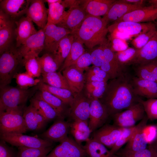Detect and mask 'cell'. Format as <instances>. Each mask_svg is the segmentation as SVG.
<instances>
[{"label": "cell", "instance_id": "cell-1", "mask_svg": "<svg viewBox=\"0 0 157 157\" xmlns=\"http://www.w3.org/2000/svg\"><path fill=\"white\" fill-rule=\"evenodd\" d=\"M138 97L134 92L131 80L123 74L108 83L99 100L111 117L138 102L140 99Z\"/></svg>", "mask_w": 157, "mask_h": 157}, {"label": "cell", "instance_id": "cell-2", "mask_svg": "<svg viewBox=\"0 0 157 157\" xmlns=\"http://www.w3.org/2000/svg\"><path fill=\"white\" fill-rule=\"evenodd\" d=\"M107 25L101 17L87 15L80 27L71 33L78 38L89 49L102 44L107 40Z\"/></svg>", "mask_w": 157, "mask_h": 157}, {"label": "cell", "instance_id": "cell-3", "mask_svg": "<svg viewBox=\"0 0 157 157\" xmlns=\"http://www.w3.org/2000/svg\"><path fill=\"white\" fill-rule=\"evenodd\" d=\"M0 113L22 110L23 105L31 94L28 89L6 86L0 88Z\"/></svg>", "mask_w": 157, "mask_h": 157}, {"label": "cell", "instance_id": "cell-4", "mask_svg": "<svg viewBox=\"0 0 157 157\" xmlns=\"http://www.w3.org/2000/svg\"><path fill=\"white\" fill-rule=\"evenodd\" d=\"M23 58L18 49L9 47L1 54L0 57V86L4 88L10 84L16 74L19 64Z\"/></svg>", "mask_w": 157, "mask_h": 157}, {"label": "cell", "instance_id": "cell-5", "mask_svg": "<svg viewBox=\"0 0 157 157\" xmlns=\"http://www.w3.org/2000/svg\"><path fill=\"white\" fill-rule=\"evenodd\" d=\"M22 110H11L0 113V133H23L27 130Z\"/></svg>", "mask_w": 157, "mask_h": 157}, {"label": "cell", "instance_id": "cell-6", "mask_svg": "<svg viewBox=\"0 0 157 157\" xmlns=\"http://www.w3.org/2000/svg\"><path fill=\"white\" fill-rule=\"evenodd\" d=\"M0 135L2 140L18 147L41 148L53 145V142L23 133L7 132L0 133Z\"/></svg>", "mask_w": 157, "mask_h": 157}, {"label": "cell", "instance_id": "cell-7", "mask_svg": "<svg viewBox=\"0 0 157 157\" xmlns=\"http://www.w3.org/2000/svg\"><path fill=\"white\" fill-rule=\"evenodd\" d=\"M146 115L143 106L139 101L128 109L115 114L111 117L113 124L126 128L135 126L136 122L142 120Z\"/></svg>", "mask_w": 157, "mask_h": 157}, {"label": "cell", "instance_id": "cell-8", "mask_svg": "<svg viewBox=\"0 0 157 157\" xmlns=\"http://www.w3.org/2000/svg\"><path fill=\"white\" fill-rule=\"evenodd\" d=\"M45 157H85L87 156L83 146L68 137L60 142Z\"/></svg>", "mask_w": 157, "mask_h": 157}, {"label": "cell", "instance_id": "cell-9", "mask_svg": "<svg viewBox=\"0 0 157 157\" xmlns=\"http://www.w3.org/2000/svg\"><path fill=\"white\" fill-rule=\"evenodd\" d=\"M91 99L82 92L74 96L70 105L68 115L70 120L89 121Z\"/></svg>", "mask_w": 157, "mask_h": 157}, {"label": "cell", "instance_id": "cell-10", "mask_svg": "<svg viewBox=\"0 0 157 157\" xmlns=\"http://www.w3.org/2000/svg\"><path fill=\"white\" fill-rule=\"evenodd\" d=\"M45 34L44 49L47 53L53 54L60 40L71 33L68 30L53 24H47L44 29Z\"/></svg>", "mask_w": 157, "mask_h": 157}, {"label": "cell", "instance_id": "cell-11", "mask_svg": "<svg viewBox=\"0 0 157 157\" xmlns=\"http://www.w3.org/2000/svg\"><path fill=\"white\" fill-rule=\"evenodd\" d=\"M124 128L106 123L93 132V139L106 147L111 148L115 144Z\"/></svg>", "mask_w": 157, "mask_h": 157}, {"label": "cell", "instance_id": "cell-12", "mask_svg": "<svg viewBox=\"0 0 157 157\" xmlns=\"http://www.w3.org/2000/svg\"><path fill=\"white\" fill-rule=\"evenodd\" d=\"M148 118L146 115L137 125L131 138L123 149L131 151H138L147 148L148 142L144 132Z\"/></svg>", "mask_w": 157, "mask_h": 157}, {"label": "cell", "instance_id": "cell-13", "mask_svg": "<svg viewBox=\"0 0 157 157\" xmlns=\"http://www.w3.org/2000/svg\"><path fill=\"white\" fill-rule=\"evenodd\" d=\"M155 28V25L152 22L139 23L122 21L114 23L108 27V29L110 32L116 30L134 37Z\"/></svg>", "mask_w": 157, "mask_h": 157}, {"label": "cell", "instance_id": "cell-14", "mask_svg": "<svg viewBox=\"0 0 157 157\" xmlns=\"http://www.w3.org/2000/svg\"><path fill=\"white\" fill-rule=\"evenodd\" d=\"M109 117L99 99H91L88 124L92 133L106 124Z\"/></svg>", "mask_w": 157, "mask_h": 157}, {"label": "cell", "instance_id": "cell-15", "mask_svg": "<svg viewBox=\"0 0 157 157\" xmlns=\"http://www.w3.org/2000/svg\"><path fill=\"white\" fill-rule=\"evenodd\" d=\"M87 15L81 6L70 8L63 19L57 25L68 30L72 33L80 27Z\"/></svg>", "mask_w": 157, "mask_h": 157}, {"label": "cell", "instance_id": "cell-16", "mask_svg": "<svg viewBox=\"0 0 157 157\" xmlns=\"http://www.w3.org/2000/svg\"><path fill=\"white\" fill-rule=\"evenodd\" d=\"M70 123L64 118H59L53 124L41 135L44 139L50 141L60 142L68 137Z\"/></svg>", "mask_w": 157, "mask_h": 157}, {"label": "cell", "instance_id": "cell-17", "mask_svg": "<svg viewBox=\"0 0 157 157\" xmlns=\"http://www.w3.org/2000/svg\"><path fill=\"white\" fill-rule=\"evenodd\" d=\"M157 19V7L150 5L130 12L115 22L129 21L139 23L151 22Z\"/></svg>", "mask_w": 157, "mask_h": 157}, {"label": "cell", "instance_id": "cell-18", "mask_svg": "<svg viewBox=\"0 0 157 157\" xmlns=\"http://www.w3.org/2000/svg\"><path fill=\"white\" fill-rule=\"evenodd\" d=\"M143 6L127 3L123 0H115L102 18L107 25L111 22H115L125 15Z\"/></svg>", "mask_w": 157, "mask_h": 157}, {"label": "cell", "instance_id": "cell-19", "mask_svg": "<svg viewBox=\"0 0 157 157\" xmlns=\"http://www.w3.org/2000/svg\"><path fill=\"white\" fill-rule=\"evenodd\" d=\"M44 30L40 29L29 37L18 49L23 58L30 54L38 56L44 48Z\"/></svg>", "mask_w": 157, "mask_h": 157}, {"label": "cell", "instance_id": "cell-20", "mask_svg": "<svg viewBox=\"0 0 157 157\" xmlns=\"http://www.w3.org/2000/svg\"><path fill=\"white\" fill-rule=\"evenodd\" d=\"M26 13V16L41 29L44 28L47 22L48 9L44 0H31Z\"/></svg>", "mask_w": 157, "mask_h": 157}, {"label": "cell", "instance_id": "cell-21", "mask_svg": "<svg viewBox=\"0 0 157 157\" xmlns=\"http://www.w3.org/2000/svg\"><path fill=\"white\" fill-rule=\"evenodd\" d=\"M157 59V32L142 48L129 65L147 64Z\"/></svg>", "mask_w": 157, "mask_h": 157}, {"label": "cell", "instance_id": "cell-22", "mask_svg": "<svg viewBox=\"0 0 157 157\" xmlns=\"http://www.w3.org/2000/svg\"><path fill=\"white\" fill-rule=\"evenodd\" d=\"M62 72L74 96L82 92L86 81L83 72L73 65L65 68Z\"/></svg>", "mask_w": 157, "mask_h": 157}, {"label": "cell", "instance_id": "cell-23", "mask_svg": "<svg viewBox=\"0 0 157 157\" xmlns=\"http://www.w3.org/2000/svg\"><path fill=\"white\" fill-rule=\"evenodd\" d=\"M136 95L148 99H157V83L152 81L141 79L137 77L131 80Z\"/></svg>", "mask_w": 157, "mask_h": 157}, {"label": "cell", "instance_id": "cell-24", "mask_svg": "<svg viewBox=\"0 0 157 157\" xmlns=\"http://www.w3.org/2000/svg\"><path fill=\"white\" fill-rule=\"evenodd\" d=\"M16 27L14 31L16 41V47H20L31 36L38 31L33 22L28 17H24L15 22Z\"/></svg>", "mask_w": 157, "mask_h": 157}, {"label": "cell", "instance_id": "cell-25", "mask_svg": "<svg viewBox=\"0 0 157 157\" xmlns=\"http://www.w3.org/2000/svg\"><path fill=\"white\" fill-rule=\"evenodd\" d=\"M23 112V117L27 130L32 131L40 130L44 127L47 122L31 104Z\"/></svg>", "mask_w": 157, "mask_h": 157}, {"label": "cell", "instance_id": "cell-26", "mask_svg": "<svg viewBox=\"0 0 157 157\" xmlns=\"http://www.w3.org/2000/svg\"><path fill=\"white\" fill-rule=\"evenodd\" d=\"M114 0H84L81 6L87 15L96 17L105 15L115 1Z\"/></svg>", "mask_w": 157, "mask_h": 157}, {"label": "cell", "instance_id": "cell-27", "mask_svg": "<svg viewBox=\"0 0 157 157\" xmlns=\"http://www.w3.org/2000/svg\"><path fill=\"white\" fill-rule=\"evenodd\" d=\"M31 0H3L0 7L4 12L13 18H16L26 13Z\"/></svg>", "mask_w": 157, "mask_h": 157}, {"label": "cell", "instance_id": "cell-28", "mask_svg": "<svg viewBox=\"0 0 157 157\" xmlns=\"http://www.w3.org/2000/svg\"><path fill=\"white\" fill-rule=\"evenodd\" d=\"M70 123L69 132L74 140L79 144L89 139L92 133L89 126V121L81 120L69 121Z\"/></svg>", "mask_w": 157, "mask_h": 157}, {"label": "cell", "instance_id": "cell-29", "mask_svg": "<svg viewBox=\"0 0 157 157\" xmlns=\"http://www.w3.org/2000/svg\"><path fill=\"white\" fill-rule=\"evenodd\" d=\"M34 97L47 103L64 117L68 115L69 109H67V106L68 105L49 92L39 90Z\"/></svg>", "mask_w": 157, "mask_h": 157}, {"label": "cell", "instance_id": "cell-30", "mask_svg": "<svg viewBox=\"0 0 157 157\" xmlns=\"http://www.w3.org/2000/svg\"><path fill=\"white\" fill-rule=\"evenodd\" d=\"M31 104L48 122L56 118H65L50 105L44 101L34 97L30 100Z\"/></svg>", "mask_w": 157, "mask_h": 157}, {"label": "cell", "instance_id": "cell-31", "mask_svg": "<svg viewBox=\"0 0 157 157\" xmlns=\"http://www.w3.org/2000/svg\"><path fill=\"white\" fill-rule=\"evenodd\" d=\"M83 147L89 157H113L104 145L93 139H89Z\"/></svg>", "mask_w": 157, "mask_h": 157}, {"label": "cell", "instance_id": "cell-32", "mask_svg": "<svg viewBox=\"0 0 157 157\" xmlns=\"http://www.w3.org/2000/svg\"><path fill=\"white\" fill-rule=\"evenodd\" d=\"M74 38V35L71 33L64 37L59 42L53 54L60 67L63 65L69 52Z\"/></svg>", "mask_w": 157, "mask_h": 157}, {"label": "cell", "instance_id": "cell-33", "mask_svg": "<svg viewBox=\"0 0 157 157\" xmlns=\"http://www.w3.org/2000/svg\"><path fill=\"white\" fill-rule=\"evenodd\" d=\"M69 52L60 69V72L74 65L78 58L85 52L83 43L74 37Z\"/></svg>", "mask_w": 157, "mask_h": 157}, {"label": "cell", "instance_id": "cell-34", "mask_svg": "<svg viewBox=\"0 0 157 157\" xmlns=\"http://www.w3.org/2000/svg\"><path fill=\"white\" fill-rule=\"evenodd\" d=\"M38 85L39 90H44L49 92L68 106H70L74 99L73 94L69 90L49 85L43 82L42 79Z\"/></svg>", "mask_w": 157, "mask_h": 157}, {"label": "cell", "instance_id": "cell-35", "mask_svg": "<svg viewBox=\"0 0 157 157\" xmlns=\"http://www.w3.org/2000/svg\"><path fill=\"white\" fill-rule=\"evenodd\" d=\"M62 2L48 4L49 7L47 24H53L57 25L63 19L67 11H65V8Z\"/></svg>", "mask_w": 157, "mask_h": 157}, {"label": "cell", "instance_id": "cell-36", "mask_svg": "<svg viewBox=\"0 0 157 157\" xmlns=\"http://www.w3.org/2000/svg\"><path fill=\"white\" fill-rule=\"evenodd\" d=\"M41 75L42 81L47 84L53 87L70 90L66 79L60 72L42 74Z\"/></svg>", "mask_w": 157, "mask_h": 157}, {"label": "cell", "instance_id": "cell-37", "mask_svg": "<svg viewBox=\"0 0 157 157\" xmlns=\"http://www.w3.org/2000/svg\"><path fill=\"white\" fill-rule=\"evenodd\" d=\"M38 56L33 54H27L22 61L26 72L34 78L39 77L42 74L41 67L38 59Z\"/></svg>", "mask_w": 157, "mask_h": 157}, {"label": "cell", "instance_id": "cell-38", "mask_svg": "<svg viewBox=\"0 0 157 157\" xmlns=\"http://www.w3.org/2000/svg\"><path fill=\"white\" fill-rule=\"evenodd\" d=\"M13 22L0 26V53H3L10 47L13 35Z\"/></svg>", "mask_w": 157, "mask_h": 157}, {"label": "cell", "instance_id": "cell-39", "mask_svg": "<svg viewBox=\"0 0 157 157\" xmlns=\"http://www.w3.org/2000/svg\"><path fill=\"white\" fill-rule=\"evenodd\" d=\"M42 71V74L56 72L60 67L53 55L47 53L38 57Z\"/></svg>", "mask_w": 157, "mask_h": 157}, {"label": "cell", "instance_id": "cell-40", "mask_svg": "<svg viewBox=\"0 0 157 157\" xmlns=\"http://www.w3.org/2000/svg\"><path fill=\"white\" fill-rule=\"evenodd\" d=\"M52 148V146L41 148L19 147L17 157H45Z\"/></svg>", "mask_w": 157, "mask_h": 157}, {"label": "cell", "instance_id": "cell-41", "mask_svg": "<svg viewBox=\"0 0 157 157\" xmlns=\"http://www.w3.org/2000/svg\"><path fill=\"white\" fill-rule=\"evenodd\" d=\"M84 74L86 82L97 81L107 82L110 79L107 73L100 67L94 65L89 67Z\"/></svg>", "mask_w": 157, "mask_h": 157}, {"label": "cell", "instance_id": "cell-42", "mask_svg": "<svg viewBox=\"0 0 157 157\" xmlns=\"http://www.w3.org/2000/svg\"><path fill=\"white\" fill-rule=\"evenodd\" d=\"M115 154L119 157H157V151L151 145L148 148L138 151H131L120 149Z\"/></svg>", "mask_w": 157, "mask_h": 157}, {"label": "cell", "instance_id": "cell-43", "mask_svg": "<svg viewBox=\"0 0 157 157\" xmlns=\"http://www.w3.org/2000/svg\"><path fill=\"white\" fill-rule=\"evenodd\" d=\"M14 78L19 87L23 89H28L29 87L38 85L41 79L35 78L26 72L16 74Z\"/></svg>", "mask_w": 157, "mask_h": 157}, {"label": "cell", "instance_id": "cell-44", "mask_svg": "<svg viewBox=\"0 0 157 157\" xmlns=\"http://www.w3.org/2000/svg\"><path fill=\"white\" fill-rule=\"evenodd\" d=\"M102 44L104 54V60L121 74H123V67L120 64L116 58L115 53L111 49L110 43L107 41Z\"/></svg>", "mask_w": 157, "mask_h": 157}, {"label": "cell", "instance_id": "cell-45", "mask_svg": "<svg viewBox=\"0 0 157 157\" xmlns=\"http://www.w3.org/2000/svg\"><path fill=\"white\" fill-rule=\"evenodd\" d=\"M135 126L124 128L115 144L110 150L113 154H115L125 143L129 140L133 133Z\"/></svg>", "mask_w": 157, "mask_h": 157}, {"label": "cell", "instance_id": "cell-46", "mask_svg": "<svg viewBox=\"0 0 157 157\" xmlns=\"http://www.w3.org/2000/svg\"><path fill=\"white\" fill-rule=\"evenodd\" d=\"M138 50L139 49L129 47L124 51L115 53V54L119 63L123 67L129 64L136 56Z\"/></svg>", "mask_w": 157, "mask_h": 157}, {"label": "cell", "instance_id": "cell-47", "mask_svg": "<svg viewBox=\"0 0 157 157\" xmlns=\"http://www.w3.org/2000/svg\"><path fill=\"white\" fill-rule=\"evenodd\" d=\"M139 101L142 104L149 120L157 119V99H150L146 100L140 99Z\"/></svg>", "mask_w": 157, "mask_h": 157}, {"label": "cell", "instance_id": "cell-48", "mask_svg": "<svg viewBox=\"0 0 157 157\" xmlns=\"http://www.w3.org/2000/svg\"><path fill=\"white\" fill-rule=\"evenodd\" d=\"M157 32L156 28L145 33L141 34L133 39L131 43L135 48L140 49L144 46Z\"/></svg>", "mask_w": 157, "mask_h": 157}, {"label": "cell", "instance_id": "cell-49", "mask_svg": "<svg viewBox=\"0 0 157 157\" xmlns=\"http://www.w3.org/2000/svg\"><path fill=\"white\" fill-rule=\"evenodd\" d=\"M136 73L138 78L157 83V78L148 63L139 65L136 69Z\"/></svg>", "mask_w": 157, "mask_h": 157}, {"label": "cell", "instance_id": "cell-50", "mask_svg": "<svg viewBox=\"0 0 157 157\" xmlns=\"http://www.w3.org/2000/svg\"><path fill=\"white\" fill-rule=\"evenodd\" d=\"M92 63L91 53L85 52L72 65L80 71L83 72L90 67Z\"/></svg>", "mask_w": 157, "mask_h": 157}, {"label": "cell", "instance_id": "cell-51", "mask_svg": "<svg viewBox=\"0 0 157 157\" xmlns=\"http://www.w3.org/2000/svg\"><path fill=\"white\" fill-rule=\"evenodd\" d=\"M100 45L90 53L93 65L100 67L104 60L105 56L103 45Z\"/></svg>", "mask_w": 157, "mask_h": 157}, {"label": "cell", "instance_id": "cell-52", "mask_svg": "<svg viewBox=\"0 0 157 157\" xmlns=\"http://www.w3.org/2000/svg\"><path fill=\"white\" fill-rule=\"evenodd\" d=\"M111 41V48L113 52H119L124 51L129 47L126 41L115 37H110Z\"/></svg>", "mask_w": 157, "mask_h": 157}, {"label": "cell", "instance_id": "cell-53", "mask_svg": "<svg viewBox=\"0 0 157 157\" xmlns=\"http://www.w3.org/2000/svg\"><path fill=\"white\" fill-rule=\"evenodd\" d=\"M4 141L0 144V157H17L13 149L8 146Z\"/></svg>", "mask_w": 157, "mask_h": 157}, {"label": "cell", "instance_id": "cell-54", "mask_svg": "<svg viewBox=\"0 0 157 157\" xmlns=\"http://www.w3.org/2000/svg\"><path fill=\"white\" fill-rule=\"evenodd\" d=\"M107 82L100 81H91L86 82L85 87L86 95L90 94L96 88L107 84Z\"/></svg>", "mask_w": 157, "mask_h": 157}, {"label": "cell", "instance_id": "cell-55", "mask_svg": "<svg viewBox=\"0 0 157 157\" xmlns=\"http://www.w3.org/2000/svg\"><path fill=\"white\" fill-rule=\"evenodd\" d=\"M107 85L96 88L86 96L91 99H100L104 94L106 89Z\"/></svg>", "mask_w": 157, "mask_h": 157}, {"label": "cell", "instance_id": "cell-56", "mask_svg": "<svg viewBox=\"0 0 157 157\" xmlns=\"http://www.w3.org/2000/svg\"><path fill=\"white\" fill-rule=\"evenodd\" d=\"M110 33V37L117 38L126 41L130 39L133 37L116 30H113Z\"/></svg>", "mask_w": 157, "mask_h": 157}, {"label": "cell", "instance_id": "cell-57", "mask_svg": "<svg viewBox=\"0 0 157 157\" xmlns=\"http://www.w3.org/2000/svg\"><path fill=\"white\" fill-rule=\"evenodd\" d=\"M84 0H62V3L65 8L75 7L81 6Z\"/></svg>", "mask_w": 157, "mask_h": 157}, {"label": "cell", "instance_id": "cell-58", "mask_svg": "<svg viewBox=\"0 0 157 157\" xmlns=\"http://www.w3.org/2000/svg\"><path fill=\"white\" fill-rule=\"evenodd\" d=\"M123 1L131 4L142 6H143V4L146 1L143 0H123Z\"/></svg>", "mask_w": 157, "mask_h": 157}, {"label": "cell", "instance_id": "cell-59", "mask_svg": "<svg viewBox=\"0 0 157 157\" xmlns=\"http://www.w3.org/2000/svg\"><path fill=\"white\" fill-rule=\"evenodd\" d=\"M157 129V134L154 140L149 144L157 151V123L155 125Z\"/></svg>", "mask_w": 157, "mask_h": 157}, {"label": "cell", "instance_id": "cell-60", "mask_svg": "<svg viewBox=\"0 0 157 157\" xmlns=\"http://www.w3.org/2000/svg\"><path fill=\"white\" fill-rule=\"evenodd\" d=\"M44 2H47L48 4H51L57 2H62V0H44Z\"/></svg>", "mask_w": 157, "mask_h": 157}, {"label": "cell", "instance_id": "cell-61", "mask_svg": "<svg viewBox=\"0 0 157 157\" xmlns=\"http://www.w3.org/2000/svg\"><path fill=\"white\" fill-rule=\"evenodd\" d=\"M148 1L150 5L157 7V0H149Z\"/></svg>", "mask_w": 157, "mask_h": 157}, {"label": "cell", "instance_id": "cell-62", "mask_svg": "<svg viewBox=\"0 0 157 157\" xmlns=\"http://www.w3.org/2000/svg\"><path fill=\"white\" fill-rule=\"evenodd\" d=\"M113 157H119L115 154H114Z\"/></svg>", "mask_w": 157, "mask_h": 157}, {"label": "cell", "instance_id": "cell-63", "mask_svg": "<svg viewBox=\"0 0 157 157\" xmlns=\"http://www.w3.org/2000/svg\"><path fill=\"white\" fill-rule=\"evenodd\" d=\"M85 157H89L88 156H86Z\"/></svg>", "mask_w": 157, "mask_h": 157}, {"label": "cell", "instance_id": "cell-64", "mask_svg": "<svg viewBox=\"0 0 157 157\" xmlns=\"http://www.w3.org/2000/svg\"><path fill=\"white\" fill-rule=\"evenodd\" d=\"M156 24H157V23Z\"/></svg>", "mask_w": 157, "mask_h": 157}]
</instances>
